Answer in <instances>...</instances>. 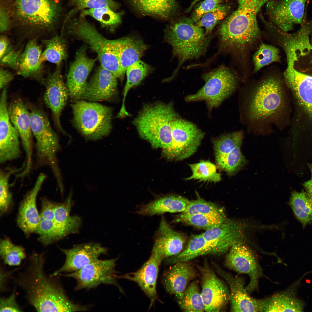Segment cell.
Listing matches in <instances>:
<instances>
[{
    "mask_svg": "<svg viewBox=\"0 0 312 312\" xmlns=\"http://www.w3.org/2000/svg\"><path fill=\"white\" fill-rule=\"evenodd\" d=\"M116 78L101 66L88 83L82 99L90 102L109 100L117 93Z\"/></svg>",
    "mask_w": 312,
    "mask_h": 312,
    "instance_id": "cell-26",
    "label": "cell"
},
{
    "mask_svg": "<svg viewBox=\"0 0 312 312\" xmlns=\"http://www.w3.org/2000/svg\"><path fill=\"white\" fill-rule=\"evenodd\" d=\"M180 308L185 312H203L205 305L198 284L193 281L188 286L182 296L177 299Z\"/></svg>",
    "mask_w": 312,
    "mask_h": 312,
    "instance_id": "cell-41",
    "label": "cell"
},
{
    "mask_svg": "<svg viewBox=\"0 0 312 312\" xmlns=\"http://www.w3.org/2000/svg\"><path fill=\"white\" fill-rule=\"evenodd\" d=\"M0 255L4 264L10 266L19 265L26 257L25 249L7 238L1 239Z\"/></svg>",
    "mask_w": 312,
    "mask_h": 312,
    "instance_id": "cell-44",
    "label": "cell"
},
{
    "mask_svg": "<svg viewBox=\"0 0 312 312\" xmlns=\"http://www.w3.org/2000/svg\"><path fill=\"white\" fill-rule=\"evenodd\" d=\"M133 8L144 15L168 19L176 14L177 0H128Z\"/></svg>",
    "mask_w": 312,
    "mask_h": 312,
    "instance_id": "cell-31",
    "label": "cell"
},
{
    "mask_svg": "<svg viewBox=\"0 0 312 312\" xmlns=\"http://www.w3.org/2000/svg\"><path fill=\"white\" fill-rule=\"evenodd\" d=\"M259 312H300L303 304L301 301L285 294H278L259 300Z\"/></svg>",
    "mask_w": 312,
    "mask_h": 312,
    "instance_id": "cell-34",
    "label": "cell"
},
{
    "mask_svg": "<svg viewBox=\"0 0 312 312\" xmlns=\"http://www.w3.org/2000/svg\"><path fill=\"white\" fill-rule=\"evenodd\" d=\"M62 0H1L7 10L12 28L22 39L52 33L63 14Z\"/></svg>",
    "mask_w": 312,
    "mask_h": 312,
    "instance_id": "cell-2",
    "label": "cell"
},
{
    "mask_svg": "<svg viewBox=\"0 0 312 312\" xmlns=\"http://www.w3.org/2000/svg\"><path fill=\"white\" fill-rule=\"evenodd\" d=\"M215 266L218 272L229 285V301L231 311L259 312V300L250 296L243 280L239 277H233Z\"/></svg>",
    "mask_w": 312,
    "mask_h": 312,
    "instance_id": "cell-27",
    "label": "cell"
},
{
    "mask_svg": "<svg viewBox=\"0 0 312 312\" xmlns=\"http://www.w3.org/2000/svg\"><path fill=\"white\" fill-rule=\"evenodd\" d=\"M43 252H33L12 278L14 286L23 292L28 303L38 312H80L89 306L74 303L68 298L60 276H52L45 270Z\"/></svg>",
    "mask_w": 312,
    "mask_h": 312,
    "instance_id": "cell-1",
    "label": "cell"
},
{
    "mask_svg": "<svg viewBox=\"0 0 312 312\" xmlns=\"http://www.w3.org/2000/svg\"><path fill=\"white\" fill-rule=\"evenodd\" d=\"M35 233L39 242L44 246L52 244L62 238L54 220L40 219Z\"/></svg>",
    "mask_w": 312,
    "mask_h": 312,
    "instance_id": "cell-50",
    "label": "cell"
},
{
    "mask_svg": "<svg viewBox=\"0 0 312 312\" xmlns=\"http://www.w3.org/2000/svg\"><path fill=\"white\" fill-rule=\"evenodd\" d=\"M223 1V0H205L193 12L191 18L197 23L203 15L222 3Z\"/></svg>",
    "mask_w": 312,
    "mask_h": 312,
    "instance_id": "cell-53",
    "label": "cell"
},
{
    "mask_svg": "<svg viewBox=\"0 0 312 312\" xmlns=\"http://www.w3.org/2000/svg\"><path fill=\"white\" fill-rule=\"evenodd\" d=\"M194 23L191 18L182 17L171 23L165 30V39L172 46L174 55L178 58L174 74L187 60L203 55L212 38L207 36L204 29Z\"/></svg>",
    "mask_w": 312,
    "mask_h": 312,
    "instance_id": "cell-6",
    "label": "cell"
},
{
    "mask_svg": "<svg viewBox=\"0 0 312 312\" xmlns=\"http://www.w3.org/2000/svg\"><path fill=\"white\" fill-rule=\"evenodd\" d=\"M173 264L165 276L163 283L166 291L178 299L182 296L189 282L196 277V272L188 262Z\"/></svg>",
    "mask_w": 312,
    "mask_h": 312,
    "instance_id": "cell-29",
    "label": "cell"
},
{
    "mask_svg": "<svg viewBox=\"0 0 312 312\" xmlns=\"http://www.w3.org/2000/svg\"><path fill=\"white\" fill-rule=\"evenodd\" d=\"M72 195L70 192L63 203H56L55 209L54 222L62 238L70 234L77 233L81 225L80 217L71 216L70 214Z\"/></svg>",
    "mask_w": 312,
    "mask_h": 312,
    "instance_id": "cell-33",
    "label": "cell"
},
{
    "mask_svg": "<svg viewBox=\"0 0 312 312\" xmlns=\"http://www.w3.org/2000/svg\"><path fill=\"white\" fill-rule=\"evenodd\" d=\"M60 250L65 256V261L60 268L51 274L52 276L78 270L98 259L101 255L106 254L108 249L99 243H90Z\"/></svg>",
    "mask_w": 312,
    "mask_h": 312,
    "instance_id": "cell-19",
    "label": "cell"
},
{
    "mask_svg": "<svg viewBox=\"0 0 312 312\" xmlns=\"http://www.w3.org/2000/svg\"><path fill=\"white\" fill-rule=\"evenodd\" d=\"M242 130L236 131L220 137L213 141L215 157L229 153L235 148L240 146L243 138Z\"/></svg>",
    "mask_w": 312,
    "mask_h": 312,
    "instance_id": "cell-46",
    "label": "cell"
},
{
    "mask_svg": "<svg viewBox=\"0 0 312 312\" xmlns=\"http://www.w3.org/2000/svg\"><path fill=\"white\" fill-rule=\"evenodd\" d=\"M0 17V31L1 33H5L12 29V22L8 11L4 7L1 6Z\"/></svg>",
    "mask_w": 312,
    "mask_h": 312,
    "instance_id": "cell-56",
    "label": "cell"
},
{
    "mask_svg": "<svg viewBox=\"0 0 312 312\" xmlns=\"http://www.w3.org/2000/svg\"><path fill=\"white\" fill-rule=\"evenodd\" d=\"M72 9L66 18L68 19L74 14L85 9H92L108 7L115 10L118 5L113 0H68Z\"/></svg>",
    "mask_w": 312,
    "mask_h": 312,
    "instance_id": "cell-49",
    "label": "cell"
},
{
    "mask_svg": "<svg viewBox=\"0 0 312 312\" xmlns=\"http://www.w3.org/2000/svg\"><path fill=\"white\" fill-rule=\"evenodd\" d=\"M205 83L196 93L187 96V101L204 100L211 109L219 106L235 90L237 79L230 69L222 66L204 74Z\"/></svg>",
    "mask_w": 312,
    "mask_h": 312,
    "instance_id": "cell-10",
    "label": "cell"
},
{
    "mask_svg": "<svg viewBox=\"0 0 312 312\" xmlns=\"http://www.w3.org/2000/svg\"><path fill=\"white\" fill-rule=\"evenodd\" d=\"M184 243L183 235L172 229L162 216L156 233L151 255L160 265L163 260L181 252Z\"/></svg>",
    "mask_w": 312,
    "mask_h": 312,
    "instance_id": "cell-21",
    "label": "cell"
},
{
    "mask_svg": "<svg viewBox=\"0 0 312 312\" xmlns=\"http://www.w3.org/2000/svg\"><path fill=\"white\" fill-rule=\"evenodd\" d=\"M308 166L310 169L311 178L310 179L305 182L303 184V186L305 188L307 192L312 197V164H308Z\"/></svg>",
    "mask_w": 312,
    "mask_h": 312,
    "instance_id": "cell-58",
    "label": "cell"
},
{
    "mask_svg": "<svg viewBox=\"0 0 312 312\" xmlns=\"http://www.w3.org/2000/svg\"><path fill=\"white\" fill-rule=\"evenodd\" d=\"M188 165L192 174L185 178V180H194L204 183H215L222 179V174L217 172V166L209 160H200L198 163Z\"/></svg>",
    "mask_w": 312,
    "mask_h": 312,
    "instance_id": "cell-40",
    "label": "cell"
},
{
    "mask_svg": "<svg viewBox=\"0 0 312 312\" xmlns=\"http://www.w3.org/2000/svg\"><path fill=\"white\" fill-rule=\"evenodd\" d=\"M207 255H213L212 251L201 234L192 236L184 250L179 254L164 260L166 264H173L179 262H188L198 257Z\"/></svg>",
    "mask_w": 312,
    "mask_h": 312,
    "instance_id": "cell-35",
    "label": "cell"
},
{
    "mask_svg": "<svg viewBox=\"0 0 312 312\" xmlns=\"http://www.w3.org/2000/svg\"><path fill=\"white\" fill-rule=\"evenodd\" d=\"M110 7L85 9L81 11L80 16H90L98 21L101 26L113 31L121 23L122 12H116Z\"/></svg>",
    "mask_w": 312,
    "mask_h": 312,
    "instance_id": "cell-39",
    "label": "cell"
},
{
    "mask_svg": "<svg viewBox=\"0 0 312 312\" xmlns=\"http://www.w3.org/2000/svg\"><path fill=\"white\" fill-rule=\"evenodd\" d=\"M75 127L88 140H96L108 135L112 129V108L83 99L71 104Z\"/></svg>",
    "mask_w": 312,
    "mask_h": 312,
    "instance_id": "cell-8",
    "label": "cell"
},
{
    "mask_svg": "<svg viewBox=\"0 0 312 312\" xmlns=\"http://www.w3.org/2000/svg\"><path fill=\"white\" fill-rule=\"evenodd\" d=\"M42 52L37 39L29 40L21 53L16 70L18 75L44 85L45 78L43 75L42 64L40 61Z\"/></svg>",
    "mask_w": 312,
    "mask_h": 312,
    "instance_id": "cell-25",
    "label": "cell"
},
{
    "mask_svg": "<svg viewBox=\"0 0 312 312\" xmlns=\"http://www.w3.org/2000/svg\"><path fill=\"white\" fill-rule=\"evenodd\" d=\"M241 229L236 223L225 220L221 224L202 233L209 244L213 255L225 253L234 244L240 242Z\"/></svg>",
    "mask_w": 312,
    "mask_h": 312,
    "instance_id": "cell-24",
    "label": "cell"
},
{
    "mask_svg": "<svg viewBox=\"0 0 312 312\" xmlns=\"http://www.w3.org/2000/svg\"><path fill=\"white\" fill-rule=\"evenodd\" d=\"M53 72L49 74L45 78V89L43 100L46 107L51 111L56 127L62 134L70 137L62 126L60 118L66 105L68 96V90L61 74L60 66Z\"/></svg>",
    "mask_w": 312,
    "mask_h": 312,
    "instance_id": "cell-16",
    "label": "cell"
},
{
    "mask_svg": "<svg viewBox=\"0 0 312 312\" xmlns=\"http://www.w3.org/2000/svg\"><path fill=\"white\" fill-rule=\"evenodd\" d=\"M21 170L20 168L0 171V213L3 215L8 209L12 200V194L9 189V179L13 173Z\"/></svg>",
    "mask_w": 312,
    "mask_h": 312,
    "instance_id": "cell-48",
    "label": "cell"
},
{
    "mask_svg": "<svg viewBox=\"0 0 312 312\" xmlns=\"http://www.w3.org/2000/svg\"><path fill=\"white\" fill-rule=\"evenodd\" d=\"M21 52L15 49L10 43L6 48L0 51L1 65L16 70Z\"/></svg>",
    "mask_w": 312,
    "mask_h": 312,
    "instance_id": "cell-52",
    "label": "cell"
},
{
    "mask_svg": "<svg viewBox=\"0 0 312 312\" xmlns=\"http://www.w3.org/2000/svg\"><path fill=\"white\" fill-rule=\"evenodd\" d=\"M225 263L229 268L248 276L250 281L246 288L249 293L257 287L263 272L257 259L247 246L240 242L233 244L226 257Z\"/></svg>",
    "mask_w": 312,
    "mask_h": 312,
    "instance_id": "cell-14",
    "label": "cell"
},
{
    "mask_svg": "<svg viewBox=\"0 0 312 312\" xmlns=\"http://www.w3.org/2000/svg\"><path fill=\"white\" fill-rule=\"evenodd\" d=\"M41 201L40 219L54 221L55 209L56 203L45 197L41 198Z\"/></svg>",
    "mask_w": 312,
    "mask_h": 312,
    "instance_id": "cell-55",
    "label": "cell"
},
{
    "mask_svg": "<svg viewBox=\"0 0 312 312\" xmlns=\"http://www.w3.org/2000/svg\"><path fill=\"white\" fill-rule=\"evenodd\" d=\"M118 258L97 259L76 271L59 276L73 278L76 281V291L96 288L102 284L116 286L121 292L122 289L117 283L116 266Z\"/></svg>",
    "mask_w": 312,
    "mask_h": 312,
    "instance_id": "cell-12",
    "label": "cell"
},
{
    "mask_svg": "<svg viewBox=\"0 0 312 312\" xmlns=\"http://www.w3.org/2000/svg\"><path fill=\"white\" fill-rule=\"evenodd\" d=\"M67 22L68 33L88 44L96 53L101 66L116 78L123 76L114 40H109L103 37L85 17L80 15L78 17L70 18Z\"/></svg>",
    "mask_w": 312,
    "mask_h": 312,
    "instance_id": "cell-7",
    "label": "cell"
},
{
    "mask_svg": "<svg viewBox=\"0 0 312 312\" xmlns=\"http://www.w3.org/2000/svg\"><path fill=\"white\" fill-rule=\"evenodd\" d=\"M238 7L222 22L218 30L224 47L242 50L260 37L257 16L271 0H237Z\"/></svg>",
    "mask_w": 312,
    "mask_h": 312,
    "instance_id": "cell-4",
    "label": "cell"
},
{
    "mask_svg": "<svg viewBox=\"0 0 312 312\" xmlns=\"http://www.w3.org/2000/svg\"><path fill=\"white\" fill-rule=\"evenodd\" d=\"M226 220L224 214L190 215L183 213L178 216L175 219L177 222H183L206 231L219 225Z\"/></svg>",
    "mask_w": 312,
    "mask_h": 312,
    "instance_id": "cell-43",
    "label": "cell"
},
{
    "mask_svg": "<svg viewBox=\"0 0 312 312\" xmlns=\"http://www.w3.org/2000/svg\"><path fill=\"white\" fill-rule=\"evenodd\" d=\"M10 121L18 132L26 155L25 167L21 172L25 176L32 167L33 143L29 111L20 98L13 100L8 107Z\"/></svg>",
    "mask_w": 312,
    "mask_h": 312,
    "instance_id": "cell-15",
    "label": "cell"
},
{
    "mask_svg": "<svg viewBox=\"0 0 312 312\" xmlns=\"http://www.w3.org/2000/svg\"><path fill=\"white\" fill-rule=\"evenodd\" d=\"M184 213L190 214H197L217 215L223 214L222 210L214 203L198 198L190 201L188 204Z\"/></svg>",
    "mask_w": 312,
    "mask_h": 312,
    "instance_id": "cell-51",
    "label": "cell"
},
{
    "mask_svg": "<svg viewBox=\"0 0 312 312\" xmlns=\"http://www.w3.org/2000/svg\"><path fill=\"white\" fill-rule=\"evenodd\" d=\"M231 7L228 3H222L211 11L203 15L196 25L205 28L206 36L210 35L215 26L228 15Z\"/></svg>",
    "mask_w": 312,
    "mask_h": 312,
    "instance_id": "cell-47",
    "label": "cell"
},
{
    "mask_svg": "<svg viewBox=\"0 0 312 312\" xmlns=\"http://www.w3.org/2000/svg\"><path fill=\"white\" fill-rule=\"evenodd\" d=\"M240 147L235 148L226 154L215 157L217 167L229 176L234 175L242 169L246 162Z\"/></svg>",
    "mask_w": 312,
    "mask_h": 312,
    "instance_id": "cell-42",
    "label": "cell"
},
{
    "mask_svg": "<svg viewBox=\"0 0 312 312\" xmlns=\"http://www.w3.org/2000/svg\"><path fill=\"white\" fill-rule=\"evenodd\" d=\"M283 92L280 79L271 77L246 93L242 111L250 129L263 133L276 125L283 104Z\"/></svg>",
    "mask_w": 312,
    "mask_h": 312,
    "instance_id": "cell-3",
    "label": "cell"
},
{
    "mask_svg": "<svg viewBox=\"0 0 312 312\" xmlns=\"http://www.w3.org/2000/svg\"><path fill=\"white\" fill-rule=\"evenodd\" d=\"M45 46L40 61L43 63L48 62L60 66L67 57V51L65 41L61 36L54 35L42 40Z\"/></svg>",
    "mask_w": 312,
    "mask_h": 312,
    "instance_id": "cell-36",
    "label": "cell"
},
{
    "mask_svg": "<svg viewBox=\"0 0 312 312\" xmlns=\"http://www.w3.org/2000/svg\"><path fill=\"white\" fill-rule=\"evenodd\" d=\"M311 42L310 44H311V47H312V31L311 32Z\"/></svg>",
    "mask_w": 312,
    "mask_h": 312,
    "instance_id": "cell-59",
    "label": "cell"
},
{
    "mask_svg": "<svg viewBox=\"0 0 312 312\" xmlns=\"http://www.w3.org/2000/svg\"><path fill=\"white\" fill-rule=\"evenodd\" d=\"M289 204L296 217L304 226L312 223V197L307 192L293 191Z\"/></svg>",
    "mask_w": 312,
    "mask_h": 312,
    "instance_id": "cell-38",
    "label": "cell"
},
{
    "mask_svg": "<svg viewBox=\"0 0 312 312\" xmlns=\"http://www.w3.org/2000/svg\"><path fill=\"white\" fill-rule=\"evenodd\" d=\"M16 287H14L11 294L7 297L0 298V312H21L23 309L16 300Z\"/></svg>",
    "mask_w": 312,
    "mask_h": 312,
    "instance_id": "cell-54",
    "label": "cell"
},
{
    "mask_svg": "<svg viewBox=\"0 0 312 312\" xmlns=\"http://www.w3.org/2000/svg\"><path fill=\"white\" fill-rule=\"evenodd\" d=\"M286 56L287 66L284 73L285 80L300 104L312 115V76L295 68L294 54H289Z\"/></svg>",
    "mask_w": 312,
    "mask_h": 312,
    "instance_id": "cell-23",
    "label": "cell"
},
{
    "mask_svg": "<svg viewBox=\"0 0 312 312\" xmlns=\"http://www.w3.org/2000/svg\"><path fill=\"white\" fill-rule=\"evenodd\" d=\"M178 118L171 103L145 105L133 121L140 136L154 148L168 149L172 143L171 125Z\"/></svg>",
    "mask_w": 312,
    "mask_h": 312,
    "instance_id": "cell-5",
    "label": "cell"
},
{
    "mask_svg": "<svg viewBox=\"0 0 312 312\" xmlns=\"http://www.w3.org/2000/svg\"><path fill=\"white\" fill-rule=\"evenodd\" d=\"M160 264L153 255L137 271L117 276L136 283L148 297L150 307L157 299L156 285Z\"/></svg>",
    "mask_w": 312,
    "mask_h": 312,
    "instance_id": "cell-28",
    "label": "cell"
},
{
    "mask_svg": "<svg viewBox=\"0 0 312 312\" xmlns=\"http://www.w3.org/2000/svg\"><path fill=\"white\" fill-rule=\"evenodd\" d=\"M190 201L187 198L180 196H166L140 206L136 213L139 215L149 216L167 212L183 213Z\"/></svg>",
    "mask_w": 312,
    "mask_h": 312,
    "instance_id": "cell-30",
    "label": "cell"
},
{
    "mask_svg": "<svg viewBox=\"0 0 312 312\" xmlns=\"http://www.w3.org/2000/svg\"><path fill=\"white\" fill-rule=\"evenodd\" d=\"M47 177L43 173L38 177L33 187L25 194L19 206L17 218L18 227L26 236L35 232L40 221L36 200Z\"/></svg>",
    "mask_w": 312,
    "mask_h": 312,
    "instance_id": "cell-22",
    "label": "cell"
},
{
    "mask_svg": "<svg viewBox=\"0 0 312 312\" xmlns=\"http://www.w3.org/2000/svg\"><path fill=\"white\" fill-rule=\"evenodd\" d=\"M150 68L147 64L139 60L130 66L126 70L127 80L123 94L122 103L117 117L122 118L129 114L126 110L125 101L129 91L133 87L138 85L150 72Z\"/></svg>",
    "mask_w": 312,
    "mask_h": 312,
    "instance_id": "cell-37",
    "label": "cell"
},
{
    "mask_svg": "<svg viewBox=\"0 0 312 312\" xmlns=\"http://www.w3.org/2000/svg\"><path fill=\"white\" fill-rule=\"evenodd\" d=\"M29 112L31 129L36 140L37 164L49 166L55 177H60L61 173L57 157L60 149L57 135L43 110L31 106Z\"/></svg>",
    "mask_w": 312,
    "mask_h": 312,
    "instance_id": "cell-9",
    "label": "cell"
},
{
    "mask_svg": "<svg viewBox=\"0 0 312 312\" xmlns=\"http://www.w3.org/2000/svg\"><path fill=\"white\" fill-rule=\"evenodd\" d=\"M201 294L206 312H219L229 301V290L206 265L201 268Z\"/></svg>",
    "mask_w": 312,
    "mask_h": 312,
    "instance_id": "cell-18",
    "label": "cell"
},
{
    "mask_svg": "<svg viewBox=\"0 0 312 312\" xmlns=\"http://www.w3.org/2000/svg\"><path fill=\"white\" fill-rule=\"evenodd\" d=\"M253 72L255 73L267 65L274 62H279V51L276 47L262 42L253 55Z\"/></svg>",
    "mask_w": 312,
    "mask_h": 312,
    "instance_id": "cell-45",
    "label": "cell"
},
{
    "mask_svg": "<svg viewBox=\"0 0 312 312\" xmlns=\"http://www.w3.org/2000/svg\"><path fill=\"white\" fill-rule=\"evenodd\" d=\"M96 61V59L87 56L85 47H81L77 52L70 67L66 83L69 96L72 99H82L87 87L88 76Z\"/></svg>",
    "mask_w": 312,
    "mask_h": 312,
    "instance_id": "cell-20",
    "label": "cell"
},
{
    "mask_svg": "<svg viewBox=\"0 0 312 312\" xmlns=\"http://www.w3.org/2000/svg\"><path fill=\"white\" fill-rule=\"evenodd\" d=\"M308 0H271L265 4V14L269 22L287 32L293 29L294 25L303 23Z\"/></svg>",
    "mask_w": 312,
    "mask_h": 312,
    "instance_id": "cell-13",
    "label": "cell"
},
{
    "mask_svg": "<svg viewBox=\"0 0 312 312\" xmlns=\"http://www.w3.org/2000/svg\"><path fill=\"white\" fill-rule=\"evenodd\" d=\"M118 53L120 64L124 74L128 67L140 60L147 46L141 39L125 37L114 40Z\"/></svg>",
    "mask_w": 312,
    "mask_h": 312,
    "instance_id": "cell-32",
    "label": "cell"
},
{
    "mask_svg": "<svg viewBox=\"0 0 312 312\" xmlns=\"http://www.w3.org/2000/svg\"><path fill=\"white\" fill-rule=\"evenodd\" d=\"M7 90L2 89L0 99V163L3 164L19 158L22 152L20 139L11 123L7 105Z\"/></svg>",
    "mask_w": 312,
    "mask_h": 312,
    "instance_id": "cell-17",
    "label": "cell"
},
{
    "mask_svg": "<svg viewBox=\"0 0 312 312\" xmlns=\"http://www.w3.org/2000/svg\"><path fill=\"white\" fill-rule=\"evenodd\" d=\"M171 129L172 143L170 148L163 150L165 157L181 161L196 152L205 135L196 125L178 117L172 122Z\"/></svg>",
    "mask_w": 312,
    "mask_h": 312,
    "instance_id": "cell-11",
    "label": "cell"
},
{
    "mask_svg": "<svg viewBox=\"0 0 312 312\" xmlns=\"http://www.w3.org/2000/svg\"><path fill=\"white\" fill-rule=\"evenodd\" d=\"M14 78V75L10 72L2 68L0 69V89L6 87Z\"/></svg>",
    "mask_w": 312,
    "mask_h": 312,
    "instance_id": "cell-57",
    "label": "cell"
}]
</instances>
